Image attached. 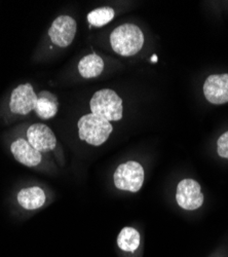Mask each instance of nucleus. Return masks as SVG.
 Returning a JSON list of instances; mask_svg holds the SVG:
<instances>
[{
    "label": "nucleus",
    "mask_w": 228,
    "mask_h": 257,
    "mask_svg": "<svg viewBox=\"0 0 228 257\" xmlns=\"http://www.w3.org/2000/svg\"><path fill=\"white\" fill-rule=\"evenodd\" d=\"M110 44L116 54L123 57H131L142 50L144 35L138 26L123 24L112 31Z\"/></svg>",
    "instance_id": "f257e3e1"
},
{
    "label": "nucleus",
    "mask_w": 228,
    "mask_h": 257,
    "mask_svg": "<svg viewBox=\"0 0 228 257\" xmlns=\"http://www.w3.org/2000/svg\"><path fill=\"white\" fill-rule=\"evenodd\" d=\"M112 131L110 121L94 113L84 115L78 120L79 138L90 145L100 146L105 143Z\"/></svg>",
    "instance_id": "f03ea898"
},
{
    "label": "nucleus",
    "mask_w": 228,
    "mask_h": 257,
    "mask_svg": "<svg viewBox=\"0 0 228 257\" xmlns=\"http://www.w3.org/2000/svg\"><path fill=\"white\" fill-rule=\"evenodd\" d=\"M92 113L108 121L119 120L123 114L122 100L112 90L104 89L94 94L90 102Z\"/></svg>",
    "instance_id": "7ed1b4c3"
},
{
    "label": "nucleus",
    "mask_w": 228,
    "mask_h": 257,
    "mask_svg": "<svg viewBox=\"0 0 228 257\" xmlns=\"http://www.w3.org/2000/svg\"><path fill=\"white\" fill-rule=\"evenodd\" d=\"M151 60H152V62H156V60H157V57H156V56H152Z\"/></svg>",
    "instance_id": "f3484780"
},
{
    "label": "nucleus",
    "mask_w": 228,
    "mask_h": 257,
    "mask_svg": "<svg viewBox=\"0 0 228 257\" xmlns=\"http://www.w3.org/2000/svg\"><path fill=\"white\" fill-rule=\"evenodd\" d=\"M38 97L30 83L20 84L11 94L10 110L15 114L26 115L35 110Z\"/></svg>",
    "instance_id": "39448f33"
},
{
    "label": "nucleus",
    "mask_w": 228,
    "mask_h": 257,
    "mask_svg": "<svg viewBox=\"0 0 228 257\" xmlns=\"http://www.w3.org/2000/svg\"><path fill=\"white\" fill-rule=\"evenodd\" d=\"M11 153L14 158L26 167H36L41 161L43 156L25 139L19 138L11 144Z\"/></svg>",
    "instance_id": "9d476101"
},
{
    "label": "nucleus",
    "mask_w": 228,
    "mask_h": 257,
    "mask_svg": "<svg viewBox=\"0 0 228 257\" xmlns=\"http://www.w3.org/2000/svg\"><path fill=\"white\" fill-rule=\"evenodd\" d=\"M77 25L73 18L60 16L53 22L49 30V36L54 45L60 48H66L73 41Z\"/></svg>",
    "instance_id": "0eeeda50"
},
{
    "label": "nucleus",
    "mask_w": 228,
    "mask_h": 257,
    "mask_svg": "<svg viewBox=\"0 0 228 257\" xmlns=\"http://www.w3.org/2000/svg\"><path fill=\"white\" fill-rule=\"evenodd\" d=\"M113 180L116 188L137 192L141 189L144 182V169L138 162L129 161L117 167Z\"/></svg>",
    "instance_id": "20e7f679"
},
{
    "label": "nucleus",
    "mask_w": 228,
    "mask_h": 257,
    "mask_svg": "<svg viewBox=\"0 0 228 257\" xmlns=\"http://www.w3.org/2000/svg\"><path fill=\"white\" fill-rule=\"evenodd\" d=\"M27 141L39 153L54 151L57 138L51 128L44 123H34L27 130Z\"/></svg>",
    "instance_id": "6e6552de"
},
{
    "label": "nucleus",
    "mask_w": 228,
    "mask_h": 257,
    "mask_svg": "<svg viewBox=\"0 0 228 257\" xmlns=\"http://www.w3.org/2000/svg\"><path fill=\"white\" fill-rule=\"evenodd\" d=\"M176 201L184 210L193 211L198 209L203 203V195L199 183L193 179L180 181L177 186Z\"/></svg>",
    "instance_id": "423d86ee"
},
{
    "label": "nucleus",
    "mask_w": 228,
    "mask_h": 257,
    "mask_svg": "<svg viewBox=\"0 0 228 257\" xmlns=\"http://www.w3.org/2000/svg\"><path fill=\"white\" fill-rule=\"evenodd\" d=\"M35 112L44 119L54 117L58 112L57 98L50 92H41L37 100Z\"/></svg>",
    "instance_id": "ddd939ff"
},
{
    "label": "nucleus",
    "mask_w": 228,
    "mask_h": 257,
    "mask_svg": "<svg viewBox=\"0 0 228 257\" xmlns=\"http://www.w3.org/2000/svg\"><path fill=\"white\" fill-rule=\"evenodd\" d=\"M217 153L221 158L228 160V132L219 137L217 142Z\"/></svg>",
    "instance_id": "dca6fc26"
},
{
    "label": "nucleus",
    "mask_w": 228,
    "mask_h": 257,
    "mask_svg": "<svg viewBox=\"0 0 228 257\" xmlns=\"http://www.w3.org/2000/svg\"><path fill=\"white\" fill-rule=\"evenodd\" d=\"M114 10L109 7L99 8L88 15V21L92 26L102 27L110 23L114 18Z\"/></svg>",
    "instance_id": "2eb2a0df"
},
{
    "label": "nucleus",
    "mask_w": 228,
    "mask_h": 257,
    "mask_svg": "<svg viewBox=\"0 0 228 257\" xmlns=\"http://www.w3.org/2000/svg\"><path fill=\"white\" fill-rule=\"evenodd\" d=\"M203 94L210 103L220 105L228 102V74L211 75L203 84Z\"/></svg>",
    "instance_id": "1a4fd4ad"
},
{
    "label": "nucleus",
    "mask_w": 228,
    "mask_h": 257,
    "mask_svg": "<svg viewBox=\"0 0 228 257\" xmlns=\"http://www.w3.org/2000/svg\"><path fill=\"white\" fill-rule=\"evenodd\" d=\"M141 237L139 231L131 226L123 227L117 237V246L126 252H135L140 246Z\"/></svg>",
    "instance_id": "4468645a"
},
{
    "label": "nucleus",
    "mask_w": 228,
    "mask_h": 257,
    "mask_svg": "<svg viewBox=\"0 0 228 257\" xmlns=\"http://www.w3.org/2000/svg\"><path fill=\"white\" fill-rule=\"evenodd\" d=\"M20 206L26 210H35L43 207L46 203L45 191L38 186L23 188L17 196Z\"/></svg>",
    "instance_id": "9b49d317"
},
{
    "label": "nucleus",
    "mask_w": 228,
    "mask_h": 257,
    "mask_svg": "<svg viewBox=\"0 0 228 257\" xmlns=\"http://www.w3.org/2000/svg\"><path fill=\"white\" fill-rule=\"evenodd\" d=\"M104 69V61L96 54H91L82 58L78 63V71L85 78L99 76Z\"/></svg>",
    "instance_id": "f8f14e48"
}]
</instances>
